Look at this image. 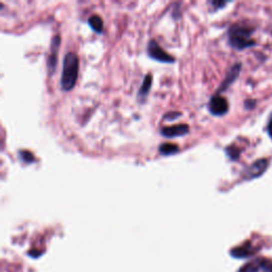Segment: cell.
<instances>
[{
	"label": "cell",
	"mask_w": 272,
	"mask_h": 272,
	"mask_svg": "<svg viewBox=\"0 0 272 272\" xmlns=\"http://www.w3.org/2000/svg\"><path fill=\"white\" fill-rule=\"evenodd\" d=\"M80 60L74 51H69L65 55L63 60V70L61 76L60 86L64 92L72 91L78 80Z\"/></svg>",
	"instance_id": "obj_1"
},
{
	"label": "cell",
	"mask_w": 272,
	"mask_h": 272,
	"mask_svg": "<svg viewBox=\"0 0 272 272\" xmlns=\"http://www.w3.org/2000/svg\"><path fill=\"white\" fill-rule=\"evenodd\" d=\"M227 34H229L230 45L235 49L242 50L251 47L254 44L252 40V30L247 26H232Z\"/></svg>",
	"instance_id": "obj_2"
},
{
	"label": "cell",
	"mask_w": 272,
	"mask_h": 272,
	"mask_svg": "<svg viewBox=\"0 0 272 272\" xmlns=\"http://www.w3.org/2000/svg\"><path fill=\"white\" fill-rule=\"evenodd\" d=\"M147 54L150 57L152 60L157 61V62H162V63H173L175 59L167 54L155 40H151L148 43L147 46Z\"/></svg>",
	"instance_id": "obj_3"
},
{
	"label": "cell",
	"mask_w": 272,
	"mask_h": 272,
	"mask_svg": "<svg viewBox=\"0 0 272 272\" xmlns=\"http://www.w3.org/2000/svg\"><path fill=\"white\" fill-rule=\"evenodd\" d=\"M60 46H61V37L59 34H56L51 40L50 51H49V56L47 58V68H48V73L50 76L54 75L57 69L58 54L60 50Z\"/></svg>",
	"instance_id": "obj_4"
},
{
	"label": "cell",
	"mask_w": 272,
	"mask_h": 272,
	"mask_svg": "<svg viewBox=\"0 0 272 272\" xmlns=\"http://www.w3.org/2000/svg\"><path fill=\"white\" fill-rule=\"evenodd\" d=\"M208 111L215 116H223L229 111V102L221 95H215L208 102Z\"/></svg>",
	"instance_id": "obj_5"
},
{
	"label": "cell",
	"mask_w": 272,
	"mask_h": 272,
	"mask_svg": "<svg viewBox=\"0 0 272 272\" xmlns=\"http://www.w3.org/2000/svg\"><path fill=\"white\" fill-rule=\"evenodd\" d=\"M239 272H272V261L267 258H258L249 261Z\"/></svg>",
	"instance_id": "obj_6"
},
{
	"label": "cell",
	"mask_w": 272,
	"mask_h": 272,
	"mask_svg": "<svg viewBox=\"0 0 272 272\" xmlns=\"http://www.w3.org/2000/svg\"><path fill=\"white\" fill-rule=\"evenodd\" d=\"M189 133V126L186 124H180L161 129V134L166 138H174L178 136H184Z\"/></svg>",
	"instance_id": "obj_7"
},
{
	"label": "cell",
	"mask_w": 272,
	"mask_h": 272,
	"mask_svg": "<svg viewBox=\"0 0 272 272\" xmlns=\"http://www.w3.org/2000/svg\"><path fill=\"white\" fill-rule=\"evenodd\" d=\"M151 85H152V76L150 74H148L144 78L142 86H140V89L138 91L137 98H138V100L140 102L145 101V99L147 98V96H148L149 92H150V90H151Z\"/></svg>",
	"instance_id": "obj_8"
},
{
	"label": "cell",
	"mask_w": 272,
	"mask_h": 272,
	"mask_svg": "<svg viewBox=\"0 0 272 272\" xmlns=\"http://www.w3.org/2000/svg\"><path fill=\"white\" fill-rule=\"evenodd\" d=\"M267 162L265 160H261V161H257L256 163H254L251 167L248 169L247 171V177L248 179L250 178H255V177H258L259 174H261L262 172H264V170L266 169L267 167Z\"/></svg>",
	"instance_id": "obj_9"
},
{
	"label": "cell",
	"mask_w": 272,
	"mask_h": 272,
	"mask_svg": "<svg viewBox=\"0 0 272 272\" xmlns=\"http://www.w3.org/2000/svg\"><path fill=\"white\" fill-rule=\"evenodd\" d=\"M239 70H240V64H236L235 66H233L230 70V73L227 74V76L225 77L224 81L222 82L220 89H219V92L220 91H224L227 86H230V84L235 81V79L237 78L238 74H239Z\"/></svg>",
	"instance_id": "obj_10"
},
{
	"label": "cell",
	"mask_w": 272,
	"mask_h": 272,
	"mask_svg": "<svg viewBox=\"0 0 272 272\" xmlns=\"http://www.w3.org/2000/svg\"><path fill=\"white\" fill-rule=\"evenodd\" d=\"M180 151L178 145L171 143H164L159 147V152L163 156H170L177 154Z\"/></svg>",
	"instance_id": "obj_11"
},
{
	"label": "cell",
	"mask_w": 272,
	"mask_h": 272,
	"mask_svg": "<svg viewBox=\"0 0 272 272\" xmlns=\"http://www.w3.org/2000/svg\"><path fill=\"white\" fill-rule=\"evenodd\" d=\"M89 25L96 33L100 34L103 32V21L99 15L97 14L92 15L89 19Z\"/></svg>",
	"instance_id": "obj_12"
},
{
	"label": "cell",
	"mask_w": 272,
	"mask_h": 272,
	"mask_svg": "<svg viewBox=\"0 0 272 272\" xmlns=\"http://www.w3.org/2000/svg\"><path fill=\"white\" fill-rule=\"evenodd\" d=\"M19 155H20V159L22 160V162H24L26 164H32L34 162V160H35L34 155L30 151L21 150Z\"/></svg>",
	"instance_id": "obj_13"
},
{
	"label": "cell",
	"mask_w": 272,
	"mask_h": 272,
	"mask_svg": "<svg viewBox=\"0 0 272 272\" xmlns=\"http://www.w3.org/2000/svg\"><path fill=\"white\" fill-rule=\"evenodd\" d=\"M225 151L232 160H236L239 156V151L235 147H227Z\"/></svg>",
	"instance_id": "obj_14"
},
{
	"label": "cell",
	"mask_w": 272,
	"mask_h": 272,
	"mask_svg": "<svg viewBox=\"0 0 272 272\" xmlns=\"http://www.w3.org/2000/svg\"><path fill=\"white\" fill-rule=\"evenodd\" d=\"M182 116V114L179 113V112H168V113H166L165 115H164V119L165 120H174V119H177L178 117Z\"/></svg>",
	"instance_id": "obj_15"
},
{
	"label": "cell",
	"mask_w": 272,
	"mask_h": 272,
	"mask_svg": "<svg viewBox=\"0 0 272 272\" xmlns=\"http://www.w3.org/2000/svg\"><path fill=\"white\" fill-rule=\"evenodd\" d=\"M209 4L212 5V6H214V7H218V8L225 6V3H221V2H210Z\"/></svg>",
	"instance_id": "obj_16"
},
{
	"label": "cell",
	"mask_w": 272,
	"mask_h": 272,
	"mask_svg": "<svg viewBox=\"0 0 272 272\" xmlns=\"http://www.w3.org/2000/svg\"><path fill=\"white\" fill-rule=\"evenodd\" d=\"M268 132H269V135L272 137V119L270 120L269 125H268Z\"/></svg>",
	"instance_id": "obj_17"
}]
</instances>
